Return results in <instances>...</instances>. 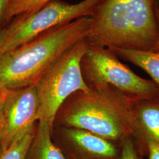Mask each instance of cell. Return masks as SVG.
I'll list each match as a JSON object with an SVG mask.
<instances>
[{
	"label": "cell",
	"mask_w": 159,
	"mask_h": 159,
	"mask_svg": "<svg viewBox=\"0 0 159 159\" xmlns=\"http://www.w3.org/2000/svg\"><path fill=\"white\" fill-rule=\"evenodd\" d=\"M34 126L24 131L11 144L0 152V159H25L35 134Z\"/></svg>",
	"instance_id": "12"
},
{
	"label": "cell",
	"mask_w": 159,
	"mask_h": 159,
	"mask_svg": "<svg viewBox=\"0 0 159 159\" xmlns=\"http://www.w3.org/2000/svg\"><path fill=\"white\" fill-rule=\"evenodd\" d=\"M102 0H83L70 4L52 0L36 11L21 15L7 27L2 54L12 50L50 29L80 18L91 16Z\"/></svg>",
	"instance_id": "6"
},
{
	"label": "cell",
	"mask_w": 159,
	"mask_h": 159,
	"mask_svg": "<svg viewBox=\"0 0 159 159\" xmlns=\"http://www.w3.org/2000/svg\"><path fill=\"white\" fill-rule=\"evenodd\" d=\"M88 47L86 38L77 42L35 84L39 99V124L47 125L52 129L58 111L68 97L76 92L90 90L81 68V61Z\"/></svg>",
	"instance_id": "4"
},
{
	"label": "cell",
	"mask_w": 159,
	"mask_h": 159,
	"mask_svg": "<svg viewBox=\"0 0 159 159\" xmlns=\"http://www.w3.org/2000/svg\"><path fill=\"white\" fill-rule=\"evenodd\" d=\"M64 148L66 159H119L120 147L88 131L66 129Z\"/></svg>",
	"instance_id": "8"
},
{
	"label": "cell",
	"mask_w": 159,
	"mask_h": 159,
	"mask_svg": "<svg viewBox=\"0 0 159 159\" xmlns=\"http://www.w3.org/2000/svg\"><path fill=\"white\" fill-rule=\"evenodd\" d=\"M38 111L39 99L35 84L4 90V104L0 121L1 151L8 148L18 136L34 126Z\"/></svg>",
	"instance_id": "7"
},
{
	"label": "cell",
	"mask_w": 159,
	"mask_h": 159,
	"mask_svg": "<svg viewBox=\"0 0 159 159\" xmlns=\"http://www.w3.org/2000/svg\"><path fill=\"white\" fill-rule=\"evenodd\" d=\"M10 0H0V22L3 12Z\"/></svg>",
	"instance_id": "18"
},
{
	"label": "cell",
	"mask_w": 159,
	"mask_h": 159,
	"mask_svg": "<svg viewBox=\"0 0 159 159\" xmlns=\"http://www.w3.org/2000/svg\"><path fill=\"white\" fill-rule=\"evenodd\" d=\"M4 104V90H0V121L1 119Z\"/></svg>",
	"instance_id": "17"
},
{
	"label": "cell",
	"mask_w": 159,
	"mask_h": 159,
	"mask_svg": "<svg viewBox=\"0 0 159 159\" xmlns=\"http://www.w3.org/2000/svg\"><path fill=\"white\" fill-rule=\"evenodd\" d=\"M90 17L89 46L157 51L159 23L153 0H102Z\"/></svg>",
	"instance_id": "1"
},
{
	"label": "cell",
	"mask_w": 159,
	"mask_h": 159,
	"mask_svg": "<svg viewBox=\"0 0 159 159\" xmlns=\"http://www.w3.org/2000/svg\"><path fill=\"white\" fill-rule=\"evenodd\" d=\"M51 1L52 0H10L3 12L1 22H8L18 16L36 11Z\"/></svg>",
	"instance_id": "13"
},
{
	"label": "cell",
	"mask_w": 159,
	"mask_h": 159,
	"mask_svg": "<svg viewBox=\"0 0 159 159\" xmlns=\"http://www.w3.org/2000/svg\"><path fill=\"white\" fill-rule=\"evenodd\" d=\"M157 1H158V2H159V0H157Z\"/></svg>",
	"instance_id": "20"
},
{
	"label": "cell",
	"mask_w": 159,
	"mask_h": 159,
	"mask_svg": "<svg viewBox=\"0 0 159 159\" xmlns=\"http://www.w3.org/2000/svg\"><path fill=\"white\" fill-rule=\"evenodd\" d=\"M142 154L136 144L127 137L121 144L119 159H143Z\"/></svg>",
	"instance_id": "14"
},
{
	"label": "cell",
	"mask_w": 159,
	"mask_h": 159,
	"mask_svg": "<svg viewBox=\"0 0 159 159\" xmlns=\"http://www.w3.org/2000/svg\"><path fill=\"white\" fill-rule=\"evenodd\" d=\"M149 159H159V147L151 142L146 143Z\"/></svg>",
	"instance_id": "15"
},
{
	"label": "cell",
	"mask_w": 159,
	"mask_h": 159,
	"mask_svg": "<svg viewBox=\"0 0 159 159\" xmlns=\"http://www.w3.org/2000/svg\"><path fill=\"white\" fill-rule=\"evenodd\" d=\"M1 147H2V130L0 125V152L1 151Z\"/></svg>",
	"instance_id": "19"
},
{
	"label": "cell",
	"mask_w": 159,
	"mask_h": 159,
	"mask_svg": "<svg viewBox=\"0 0 159 159\" xmlns=\"http://www.w3.org/2000/svg\"><path fill=\"white\" fill-rule=\"evenodd\" d=\"M117 56L142 68L159 85V51H144L117 48H108Z\"/></svg>",
	"instance_id": "11"
},
{
	"label": "cell",
	"mask_w": 159,
	"mask_h": 159,
	"mask_svg": "<svg viewBox=\"0 0 159 159\" xmlns=\"http://www.w3.org/2000/svg\"><path fill=\"white\" fill-rule=\"evenodd\" d=\"M61 115L70 128L88 131L110 142L123 141L135 129L131 110L109 88L80 92Z\"/></svg>",
	"instance_id": "3"
},
{
	"label": "cell",
	"mask_w": 159,
	"mask_h": 159,
	"mask_svg": "<svg viewBox=\"0 0 159 159\" xmlns=\"http://www.w3.org/2000/svg\"><path fill=\"white\" fill-rule=\"evenodd\" d=\"M90 16L50 29L0 56V90L34 85L71 47L85 39Z\"/></svg>",
	"instance_id": "2"
},
{
	"label": "cell",
	"mask_w": 159,
	"mask_h": 159,
	"mask_svg": "<svg viewBox=\"0 0 159 159\" xmlns=\"http://www.w3.org/2000/svg\"><path fill=\"white\" fill-rule=\"evenodd\" d=\"M152 97L142 100L131 110L135 130L141 133L144 146L147 152L146 143L151 142L159 147V100Z\"/></svg>",
	"instance_id": "9"
},
{
	"label": "cell",
	"mask_w": 159,
	"mask_h": 159,
	"mask_svg": "<svg viewBox=\"0 0 159 159\" xmlns=\"http://www.w3.org/2000/svg\"><path fill=\"white\" fill-rule=\"evenodd\" d=\"M51 130L49 125L39 124L25 159H66L52 142Z\"/></svg>",
	"instance_id": "10"
},
{
	"label": "cell",
	"mask_w": 159,
	"mask_h": 159,
	"mask_svg": "<svg viewBox=\"0 0 159 159\" xmlns=\"http://www.w3.org/2000/svg\"><path fill=\"white\" fill-rule=\"evenodd\" d=\"M7 32V27L0 30V56L2 54V50L6 40Z\"/></svg>",
	"instance_id": "16"
},
{
	"label": "cell",
	"mask_w": 159,
	"mask_h": 159,
	"mask_svg": "<svg viewBox=\"0 0 159 159\" xmlns=\"http://www.w3.org/2000/svg\"><path fill=\"white\" fill-rule=\"evenodd\" d=\"M81 68L83 75L96 88L111 85L123 94L142 99L159 93L154 83L135 74L107 48L89 45L81 59Z\"/></svg>",
	"instance_id": "5"
}]
</instances>
